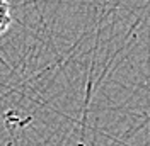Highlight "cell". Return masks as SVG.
Returning a JSON list of instances; mask_svg holds the SVG:
<instances>
[{
	"label": "cell",
	"mask_w": 150,
	"mask_h": 146,
	"mask_svg": "<svg viewBox=\"0 0 150 146\" xmlns=\"http://www.w3.org/2000/svg\"><path fill=\"white\" fill-rule=\"evenodd\" d=\"M12 24V15H10V5L7 0H0V34L7 32Z\"/></svg>",
	"instance_id": "6da1fadb"
}]
</instances>
